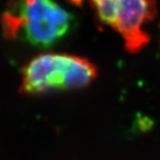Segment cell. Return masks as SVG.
<instances>
[{"label": "cell", "mask_w": 160, "mask_h": 160, "mask_svg": "<svg viewBox=\"0 0 160 160\" xmlns=\"http://www.w3.org/2000/svg\"><path fill=\"white\" fill-rule=\"evenodd\" d=\"M97 77V68L85 58L66 53H44L35 57L22 70L20 91L36 94L51 90L82 88Z\"/></svg>", "instance_id": "cell-2"}, {"label": "cell", "mask_w": 160, "mask_h": 160, "mask_svg": "<svg viewBox=\"0 0 160 160\" xmlns=\"http://www.w3.org/2000/svg\"><path fill=\"white\" fill-rule=\"evenodd\" d=\"M99 19L117 31L126 51L135 53L149 44L144 26L156 16L155 0H90Z\"/></svg>", "instance_id": "cell-3"}, {"label": "cell", "mask_w": 160, "mask_h": 160, "mask_svg": "<svg viewBox=\"0 0 160 160\" xmlns=\"http://www.w3.org/2000/svg\"><path fill=\"white\" fill-rule=\"evenodd\" d=\"M1 22L6 38L47 48L71 29L74 17L54 0H12Z\"/></svg>", "instance_id": "cell-1"}]
</instances>
